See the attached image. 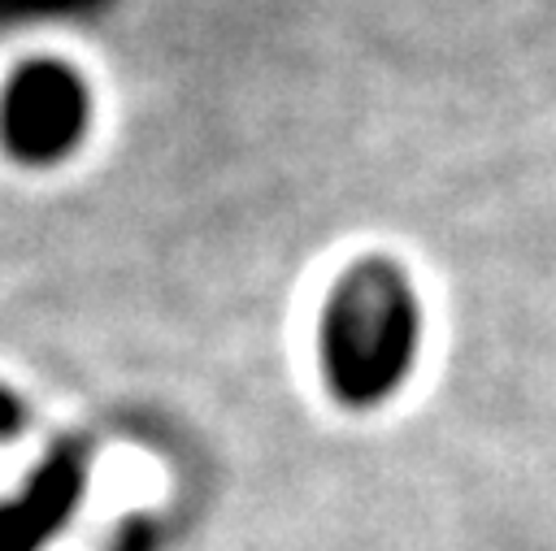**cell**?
<instances>
[{
	"mask_svg": "<svg viewBox=\"0 0 556 551\" xmlns=\"http://www.w3.org/2000/svg\"><path fill=\"white\" fill-rule=\"evenodd\" d=\"M83 121H87V95L65 65L35 61L13 74L0 104V126L17 156L43 161L65 152L78 139Z\"/></svg>",
	"mask_w": 556,
	"mask_h": 551,
	"instance_id": "obj_1",
	"label": "cell"
},
{
	"mask_svg": "<svg viewBox=\"0 0 556 551\" xmlns=\"http://www.w3.org/2000/svg\"><path fill=\"white\" fill-rule=\"evenodd\" d=\"M408 343L404 299L395 286H352L334 312V369L343 382L387 377Z\"/></svg>",
	"mask_w": 556,
	"mask_h": 551,
	"instance_id": "obj_2",
	"label": "cell"
}]
</instances>
